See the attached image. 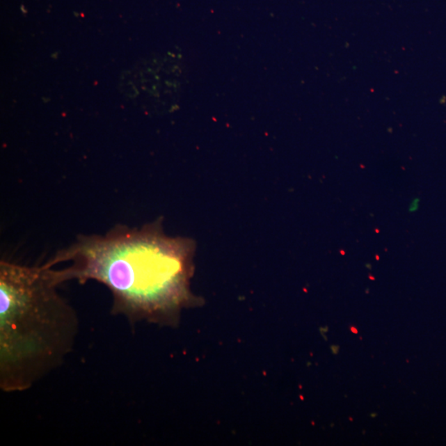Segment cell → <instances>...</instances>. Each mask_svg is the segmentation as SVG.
I'll return each instance as SVG.
<instances>
[{
  "instance_id": "obj_1",
  "label": "cell",
  "mask_w": 446,
  "mask_h": 446,
  "mask_svg": "<svg viewBox=\"0 0 446 446\" xmlns=\"http://www.w3.org/2000/svg\"><path fill=\"white\" fill-rule=\"evenodd\" d=\"M194 242L170 237L161 223L141 228L115 227L104 236H82L46 263L61 281L95 280L113 295L112 312L131 321L171 319L191 302Z\"/></svg>"
},
{
  "instance_id": "obj_2",
  "label": "cell",
  "mask_w": 446,
  "mask_h": 446,
  "mask_svg": "<svg viewBox=\"0 0 446 446\" xmlns=\"http://www.w3.org/2000/svg\"><path fill=\"white\" fill-rule=\"evenodd\" d=\"M57 269L0 263V387L29 390L63 363L78 333Z\"/></svg>"
},
{
  "instance_id": "obj_3",
  "label": "cell",
  "mask_w": 446,
  "mask_h": 446,
  "mask_svg": "<svg viewBox=\"0 0 446 446\" xmlns=\"http://www.w3.org/2000/svg\"><path fill=\"white\" fill-rule=\"evenodd\" d=\"M352 330V333H357V330L356 328H351Z\"/></svg>"
}]
</instances>
